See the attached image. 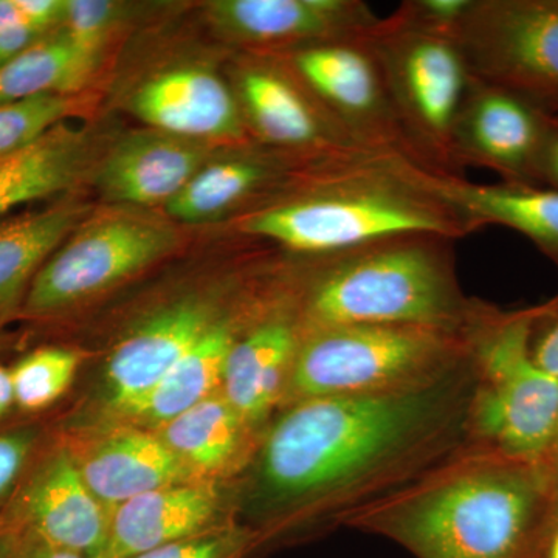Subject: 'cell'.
<instances>
[{
  "label": "cell",
  "instance_id": "cell-8",
  "mask_svg": "<svg viewBox=\"0 0 558 558\" xmlns=\"http://www.w3.org/2000/svg\"><path fill=\"white\" fill-rule=\"evenodd\" d=\"M180 242L172 220L143 209L113 207L86 218L40 267L24 301L25 314L69 310L148 269Z\"/></svg>",
  "mask_w": 558,
  "mask_h": 558
},
{
  "label": "cell",
  "instance_id": "cell-7",
  "mask_svg": "<svg viewBox=\"0 0 558 558\" xmlns=\"http://www.w3.org/2000/svg\"><path fill=\"white\" fill-rule=\"evenodd\" d=\"M470 348L483 374L473 407L476 429L515 461L548 457L558 424V379L532 359L529 314L487 315L470 333Z\"/></svg>",
  "mask_w": 558,
  "mask_h": 558
},
{
  "label": "cell",
  "instance_id": "cell-14",
  "mask_svg": "<svg viewBox=\"0 0 558 558\" xmlns=\"http://www.w3.org/2000/svg\"><path fill=\"white\" fill-rule=\"evenodd\" d=\"M220 317L215 301L190 295L137 323L113 348L106 365L110 410L124 416Z\"/></svg>",
  "mask_w": 558,
  "mask_h": 558
},
{
  "label": "cell",
  "instance_id": "cell-18",
  "mask_svg": "<svg viewBox=\"0 0 558 558\" xmlns=\"http://www.w3.org/2000/svg\"><path fill=\"white\" fill-rule=\"evenodd\" d=\"M219 494L205 481L146 492L110 510L109 537L102 558L140 554L220 527Z\"/></svg>",
  "mask_w": 558,
  "mask_h": 558
},
{
  "label": "cell",
  "instance_id": "cell-3",
  "mask_svg": "<svg viewBox=\"0 0 558 558\" xmlns=\"http://www.w3.org/2000/svg\"><path fill=\"white\" fill-rule=\"evenodd\" d=\"M454 240L413 233L304 258L314 264L304 292L303 330L337 326H416L470 332L486 317L462 296Z\"/></svg>",
  "mask_w": 558,
  "mask_h": 558
},
{
  "label": "cell",
  "instance_id": "cell-28",
  "mask_svg": "<svg viewBox=\"0 0 558 558\" xmlns=\"http://www.w3.org/2000/svg\"><path fill=\"white\" fill-rule=\"evenodd\" d=\"M72 109L70 95H40L0 106V159L31 146L62 123Z\"/></svg>",
  "mask_w": 558,
  "mask_h": 558
},
{
  "label": "cell",
  "instance_id": "cell-24",
  "mask_svg": "<svg viewBox=\"0 0 558 558\" xmlns=\"http://www.w3.org/2000/svg\"><path fill=\"white\" fill-rule=\"evenodd\" d=\"M233 319L220 317L189 349L163 379L123 417L145 427H163L183 411L216 395L222 385L227 357L236 341Z\"/></svg>",
  "mask_w": 558,
  "mask_h": 558
},
{
  "label": "cell",
  "instance_id": "cell-33",
  "mask_svg": "<svg viewBox=\"0 0 558 558\" xmlns=\"http://www.w3.org/2000/svg\"><path fill=\"white\" fill-rule=\"evenodd\" d=\"M35 439V433L24 428L0 435V499L20 478L31 458Z\"/></svg>",
  "mask_w": 558,
  "mask_h": 558
},
{
  "label": "cell",
  "instance_id": "cell-30",
  "mask_svg": "<svg viewBox=\"0 0 558 558\" xmlns=\"http://www.w3.org/2000/svg\"><path fill=\"white\" fill-rule=\"evenodd\" d=\"M247 545L248 538L241 532L218 527L134 558H241Z\"/></svg>",
  "mask_w": 558,
  "mask_h": 558
},
{
  "label": "cell",
  "instance_id": "cell-39",
  "mask_svg": "<svg viewBox=\"0 0 558 558\" xmlns=\"http://www.w3.org/2000/svg\"><path fill=\"white\" fill-rule=\"evenodd\" d=\"M13 403L14 395L10 369L0 366V416H3Z\"/></svg>",
  "mask_w": 558,
  "mask_h": 558
},
{
  "label": "cell",
  "instance_id": "cell-26",
  "mask_svg": "<svg viewBox=\"0 0 558 558\" xmlns=\"http://www.w3.org/2000/svg\"><path fill=\"white\" fill-rule=\"evenodd\" d=\"M245 427L226 398L215 395L183 411L157 435L201 478L229 468L241 449Z\"/></svg>",
  "mask_w": 558,
  "mask_h": 558
},
{
  "label": "cell",
  "instance_id": "cell-11",
  "mask_svg": "<svg viewBox=\"0 0 558 558\" xmlns=\"http://www.w3.org/2000/svg\"><path fill=\"white\" fill-rule=\"evenodd\" d=\"M549 113L475 78L453 134L458 170L486 168L510 185L538 186L539 161L554 134Z\"/></svg>",
  "mask_w": 558,
  "mask_h": 558
},
{
  "label": "cell",
  "instance_id": "cell-10",
  "mask_svg": "<svg viewBox=\"0 0 558 558\" xmlns=\"http://www.w3.org/2000/svg\"><path fill=\"white\" fill-rule=\"evenodd\" d=\"M368 35L286 51L281 62L359 145L402 157L427 170L400 123Z\"/></svg>",
  "mask_w": 558,
  "mask_h": 558
},
{
  "label": "cell",
  "instance_id": "cell-19",
  "mask_svg": "<svg viewBox=\"0 0 558 558\" xmlns=\"http://www.w3.org/2000/svg\"><path fill=\"white\" fill-rule=\"evenodd\" d=\"M303 328L288 312H274L234 341L222 377V396L245 424L267 416L289 384Z\"/></svg>",
  "mask_w": 558,
  "mask_h": 558
},
{
  "label": "cell",
  "instance_id": "cell-31",
  "mask_svg": "<svg viewBox=\"0 0 558 558\" xmlns=\"http://www.w3.org/2000/svg\"><path fill=\"white\" fill-rule=\"evenodd\" d=\"M472 0H409L395 11L410 24L454 36Z\"/></svg>",
  "mask_w": 558,
  "mask_h": 558
},
{
  "label": "cell",
  "instance_id": "cell-38",
  "mask_svg": "<svg viewBox=\"0 0 558 558\" xmlns=\"http://www.w3.org/2000/svg\"><path fill=\"white\" fill-rule=\"evenodd\" d=\"M549 513L553 517L554 526L558 527V450L549 454Z\"/></svg>",
  "mask_w": 558,
  "mask_h": 558
},
{
  "label": "cell",
  "instance_id": "cell-1",
  "mask_svg": "<svg viewBox=\"0 0 558 558\" xmlns=\"http://www.w3.org/2000/svg\"><path fill=\"white\" fill-rule=\"evenodd\" d=\"M439 174L385 157L326 175L244 213L236 231L300 258L330 255L400 234L459 241L473 233L436 189Z\"/></svg>",
  "mask_w": 558,
  "mask_h": 558
},
{
  "label": "cell",
  "instance_id": "cell-5",
  "mask_svg": "<svg viewBox=\"0 0 558 558\" xmlns=\"http://www.w3.org/2000/svg\"><path fill=\"white\" fill-rule=\"evenodd\" d=\"M470 343V332L416 326L303 330L289 377L300 400L373 395L428 379Z\"/></svg>",
  "mask_w": 558,
  "mask_h": 558
},
{
  "label": "cell",
  "instance_id": "cell-25",
  "mask_svg": "<svg viewBox=\"0 0 558 558\" xmlns=\"http://www.w3.org/2000/svg\"><path fill=\"white\" fill-rule=\"evenodd\" d=\"M97 65L98 54L80 49L61 28L0 68V106L40 95H72Z\"/></svg>",
  "mask_w": 558,
  "mask_h": 558
},
{
  "label": "cell",
  "instance_id": "cell-41",
  "mask_svg": "<svg viewBox=\"0 0 558 558\" xmlns=\"http://www.w3.org/2000/svg\"><path fill=\"white\" fill-rule=\"evenodd\" d=\"M17 532L14 531H0V558H10L16 548Z\"/></svg>",
  "mask_w": 558,
  "mask_h": 558
},
{
  "label": "cell",
  "instance_id": "cell-12",
  "mask_svg": "<svg viewBox=\"0 0 558 558\" xmlns=\"http://www.w3.org/2000/svg\"><path fill=\"white\" fill-rule=\"evenodd\" d=\"M236 97L245 126L260 145L323 157L380 153L344 134L281 61L245 62Z\"/></svg>",
  "mask_w": 558,
  "mask_h": 558
},
{
  "label": "cell",
  "instance_id": "cell-44",
  "mask_svg": "<svg viewBox=\"0 0 558 558\" xmlns=\"http://www.w3.org/2000/svg\"><path fill=\"white\" fill-rule=\"evenodd\" d=\"M549 119H550V121H553L554 128H556V130L558 132V112L550 113Z\"/></svg>",
  "mask_w": 558,
  "mask_h": 558
},
{
  "label": "cell",
  "instance_id": "cell-36",
  "mask_svg": "<svg viewBox=\"0 0 558 558\" xmlns=\"http://www.w3.org/2000/svg\"><path fill=\"white\" fill-rule=\"evenodd\" d=\"M16 548L10 558H87L83 554L50 545L31 535L17 534Z\"/></svg>",
  "mask_w": 558,
  "mask_h": 558
},
{
  "label": "cell",
  "instance_id": "cell-16",
  "mask_svg": "<svg viewBox=\"0 0 558 558\" xmlns=\"http://www.w3.org/2000/svg\"><path fill=\"white\" fill-rule=\"evenodd\" d=\"M218 157V146L153 130L131 132L110 148L95 183L101 196L120 207L168 204Z\"/></svg>",
  "mask_w": 558,
  "mask_h": 558
},
{
  "label": "cell",
  "instance_id": "cell-29",
  "mask_svg": "<svg viewBox=\"0 0 558 558\" xmlns=\"http://www.w3.org/2000/svg\"><path fill=\"white\" fill-rule=\"evenodd\" d=\"M121 20V3L108 0H68L61 28L80 49L100 57L110 32L116 31Z\"/></svg>",
  "mask_w": 558,
  "mask_h": 558
},
{
  "label": "cell",
  "instance_id": "cell-2",
  "mask_svg": "<svg viewBox=\"0 0 558 558\" xmlns=\"http://www.w3.org/2000/svg\"><path fill=\"white\" fill-rule=\"evenodd\" d=\"M444 405L442 389L422 381L373 395L300 400L264 444V487L288 501L354 486L421 442Z\"/></svg>",
  "mask_w": 558,
  "mask_h": 558
},
{
  "label": "cell",
  "instance_id": "cell-21",
  "mask_svg": "<svg viewBox=\"0 0 558 558\" xmlns=\"http://www.w3.org/2000/svg\"><path fill=\"white\" fill-rule=\"evenodd\" d=\"M436 189L475 233L501 226L519 231L558 264V190L546 186L483 185L439 175Z\"/></svg>",
  "mask_w": 558,
  "mask_h": 558
},
{
  "label": "cell",
  "instance_id": "cell-27",
  "mask_svg": "<svg viewBox=\"0 0 558 558\" xmlns=\"http://www.w3.org/2000/svg\"><path fill=\"white\" fill-rule=\"evenodd\" d=\"M78 368L80 355L72 349L33 351L10 369L14 403L27 411L47 409L68 391Z\"/></svg>",
  "mask_w": 558,
  "mask_h": 558
},
{
  "label": "cell",
  "instance_id": "cell-34",
  "mask_svg": "<svg viewBox=\"0 0 558 558\" xmlns=\"http://www.w3.org/2000/svg\"><path fill=\"white\" fill-rule=\"evenodd\" d=\"M22 22L43 33L62 25L68 0H14Z\"/></svg>",
  "mask_w": 558,
  "mask_h": 558
},
{
  "label": "cell",
  "instance_id": "cell-17",
  "mask_svg": "<svg viewBox=\"0 0 558 558\" xmlns=\"http://www.w3.org/2000/svg\"><path fill=\"white\" fill-rule=\"evenodd\" d=\"M22 535L102 558L108 545L110 510L92 494L76 459L61 450L47 459L25 487L21 501Z\"/></svg>",
  "mask_w": 558,
  "mask_h": 558
},
{
  "label": "cell",
  "instance_id": "cell-20",
  "mask_svg": "<svg viewBox=\"0 0 558 558\" xmlns=\"http://www.w3.org/2000/svg\"><path fill=\"white\" fill-rule=\"evenodd\" d=\"M75 459L87 487L109 510L146 492L197 478L157 433L146 429L110 433Z\"/></svg>",
  "mask_w": 558,
  "mask_h": 558
},
{
  "label": "cell",
  "instance_id": "cell-32",
  "mask_svg": "<svg viewBox=\"0 0 558 558\" xmlns=\"http://www.w3.org/2000/svg\"><path fill=\"white\" fill-rule=\"evenodd\" d=\"M529 348L535 365L558 379V301L529 314Z\"/></svg>",
  "mask_w": 558,
  "mask_h": 558
},
{
  "label": "cell",
  "instance_id": "cell-9",
  "mask_svg": "<svg viewBox=\"0 0 558 558\" xmlns=\"http://www.w3.org/2000/svg\"><path fill=\"white\" fill-rule=\"evenodd\" d=\"M454 38L476 80L558 112V0H472Z\"/></svg>",
  "mask_w": 558,
  "mask_h": 558
},
{
  "label": "cell",
  "instance_id": "cell-37",
  "mask_svg": "<svg viewBox=\"0 0 558 558\" xmlns=\"http://www.w3.org/2000/svg\"><path fill=\"white\" fill-rule=\"evenodd\" d=\"M538 186L558 190V132L550 135L542 161H539Z\"/></svg>",
  "mask_w": 558,
  "mask_h": 558
},
{
  "label": "cell",
  "instance_id": "cell-23",
  "mask_svg": "<svg viewBox=\"0 0 558 558\" xmlns=\"http://www.w3.org/2000/svg\"><path fill=\"white\" fill-rule=\"evenodd\" d=\"M87 211L81 202L62 201L0 220V319L24 304L40 267L87 218Z\"/></svg>",
  "mask_w": 558,
  "mask_h": 558
},
{
  "label": "cell",
  "instance_id": "cell-43",
  "mask_svg": "<svg viewBox=\"0 0 558 558\" xmlns=\"http://www.w3.org/2000/svg\"><path fill=\"white\" fill-rule=\"evenodd\" d=\"M557 450H558V424H557V429H556V438H554L553 449H550L549 454L554 453V451H557ZM549 454H548V457H549Z\"/></svg>",
  "mask_w": 558,
  "mask_h": 558
},
{
  "label": "cell",
  "instance_id": "cell-13",
  "mask_svg": "<svg viewBox=\"0 0 558 558\" xmlns=\"http://www.w3.org/2000/svg\"><path fill=\"white\" fill-rule=\"evenodd\" d=\"M208 11L215 27L234 43L288 51L362 38L380 21L362 0H216Z\"/></svg>",
  "mask_w": 558,
  "mask_h": 558
},
{
  "label": "cell",
  "instance_id": "cell-22",
  "mask_svg": "<svg viewBox=\"0 0 558 558\" xmlns=\"http://www.w3.org/2000/svg\"><path fill=\"white\" fill-rule=\"evenodd\" d=\"M90 163L87 132L62 123L0 159V218L11 209L72 189Z\"/></svg>",
  "mask_w": 558,
  "mask_h": 558
},
{
  "label": "cell",
  "instance_id": "cell-40",
  "mask_svg": "<svg viewBox=\"0 0 558 558\" xmlns=\"http://www.w3.org/2000/svg\"><path fill=\"white\" fill-rule=\"evenodd\" d=\"M22 22L14 0H0V32Z\"/></svg>",
  "mask_w": 558,
  "mask_h": 558
},
{
  "label": "cell",
  "instance_id": "cell-6",
  "mask_svg": "<svg viewBox=\"0 0 558 558\" xmlns=\"http://www.w3.org/2000/svg\"><path fill=\"white\" fill-rule=\"evenodd\" d=\"M368 40L376 53L407 137L428 171L464 178L453 156V134L475 76L457 38L380 17Z\"/></svg>",
  "mask_w": 558,
  "mask_h": 558
},
{
  "label": "cell",
  "instance_id": "cell-42",
  "mask_svg": "<svg viewBox=\"0 0 558 558\" xmlns=\"http://www.w3.org/2000/svg\"><path fill=\"white\" fill-rule=\"evenodd\" d=\"M548 558H558V527L549 539Z\"/></svg>",
  "mask_w": 558,
  "mask_h": 558
},
{
  "label": "cell",
  "instance_id": "cell-15",
  "mask_svg": "<svg viewBox=\"0 0 558 558\" xmlns=\"http://www.w3.org/2000/svg\"><path fill=\"white\" fill-rule=\"evenodd\" d=\"M130 109L157 131L211 145L247 143V126L236 94L213 70L182 65L138 84Z\"/></svg>",
  "mask_w": 558,
  "mask_h": 558
},
{
  "label": "cell",
  "instance_id": "cell-35",
  "mask_svg": "<svg viewBox=\"0 0 558 558\" xmlns=\"http://www.w3.org/2000/svg\"><path fill=\"white\" fill-rule=\"evenodd\" d=\"M49 33H43L25 24L17 22L5 31L0 32V68L16 58L22 51L27 50L33 44L38 43Z\"/></svg>",
  "mask_w": 558,
  "mask_h": 558
},
{
  "label": "cell",
  "instance_id": "cell-4",
  "mask_svg": "<svg viewBox=\"0 0 558 558\" xmlns=\"http://www.w3.org/2000/svg\"><path fill=\"white\" fill-rule=\"evenodd\" d=\"M546 505L548 469L510 459L438 481L376 527L417 558H529Z\"/></svg>",
  "mask_w": 558,
  "mask_h": 558
}]
</instances>
